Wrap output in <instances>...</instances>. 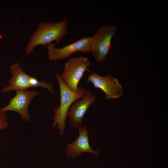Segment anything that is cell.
<instances>
[{"label":"cell","mask_w":168,"mask_h":168,"mask_svg":"<svg viewBox=\"0 0 168 168\" xmlns=\"http://www.w3.org/2000/svg\"><path fill=\"white\" fill-rule=\"evenodd\" d=\"M68 27L66 20L54 23L48 21L41 23L30 37L26 48V53L31 54L38 45L48 46L54 41L59 43L62 37L67 34Z\"/></svg>","instance_id":"6da1fadb"},{"label":"cell","mask_w":168,"mask_h":168,"mask_svg":"<svg viewBox=\"0 0 168 168\" xmlns=\"http://www.w3.org/2000/svg\"><path fill=\"white\" fill-rule=\"evenodd\" d=\"M55 76L60 89V104L59 107L54 108L55 114L53 117L52 126L54 128L57 124V127L60 130L59 134L62 135L66 127L65 122L69 109L75 100L82 98L87 91L80 86L78 87L76 91H73L64 83L59 74H56Z\"/></svg>","instance_id":"7a4b0ae2"},{"label":"cell","mask_w":168,"mask_h":168,"mask_svg":"<svg viewBox=\"0 0 168 168\" xmlns=\"http://www.w3.org/2000/svg\"><path fill=\"white\" fill-rule=\"evenodd\" d=\"M10 71L12 77L9 81L8 86L2 90L3 92H8L12 91L26 90L34 87L44 88L49 90L54 96V88L52 83L47 82L44 80L39 81L34 77L26 73L18 63L10 66Z\"/></svg>","instance_id":"3957f363"},{"label":"cell","mask_w":168,"mask_h":168,"mask_svg":"<svg viewBox=\"0 0 168 168\" xmlns=\"http://www.w3.org/2000/svg\"><path fill=\"white\" fill-rule=\"evenodd\" d=\"M116 30V26L113 25H104L91 37L90 52L97 62L102 63L105 60L111 47L112 39Z\"/></svg>","instance_id":"277c9868"},{"label":"cell","mask_w":168,"mask_h":168,"mask_svg":"<svg viewBox=\"0 0 168 168\" xmlns=\"http://www.w3.org/2000/svg\"><path fill=\"white\" fill-rule=\"evenodd\" d=\"M91 63L87 57L80 56L69 59L64 65L61 78L64 83L72 91H76L78 84L84 73L89 71Z\"/></svg>","instance_id":"5b68a950"},{"label":"cell","mask_w":168,"mask_h":168,"mask_svg":"<svg viewBox=\"0 0 168 168\" xmlns=\"http://www.w3.org/2000/svg\"><path fill=\"white\" fill-rule=\"evenodd\" d=\"M87 81L91 82L94 87L103 91L106 99H118L123 96L122 86L117 79L110 74L102 76L93 72L87 77Z\"/></svg>","instance_id":"8992f818"},{"label":"cell","mask_w":168,"mask_h":168,"mask_svg":"<svg viewBox=\"0 0 168 168\" xmlns=\"http://www.w3.org/2000/svg\"><path fill=\"white\" fill-rule=\"evenodd\" d=\"M91 43V37L86 36L61 48H56L55 44L51 43L47 46L49 59L50 61L62 60L69 57L78 52H90Z\"/></svg>","instance_id":"52a82bcc"},{"label":"cell","mask_w":168,"mask_h":168,"mask_svg":"<svg viewBox=\"0 0 168 168\" xmlns=\"http://www.w3.org/2000/svg\"><path fill=\"white\" fill-rule=\"evenodd\" d=\"M16 92V95L10 100L9 104L1 108L0 111L5 112L12 111L17 112L23 120L30 122V116L28 112L29 106L32 99L39 93L34 90H19Z\"/></svg>","instance_id":"ba28073f"},{"label":"cell","mask_w":168,"mask_h":168,"mask_svg":"<svg viewBox=\"0 0 168 168\" xmlns=\"http://www.w3.org/2000/svg\"><path fill=\"white\" fill-rule=\"evenodd\" d=\"M96 96L87 91L80 100H77L69 109L67 116L70 118L71 125L75 128H79L82 125V120L89 107L95 102Z\"/></svg>","instance_id":"9c48e42d"},{"label":"cell","mask_w":168,"mask_h":168,"mask_svg":"<svg viewBox=\"0 0 168 168\" xmlns=\"http://www.w3.org/2000/svg\"><path fill=\"white\" fill-rule=\"evenodd\" d=\"M88 132L85 127L79 128V135L72 143H68L66 147V154L69 158H75L77 156H80L82 153H91L98 156V151L92 149L89 143Z\"/></svg>","instance_id":"30bf717a"},{"label":"cell","mask_w":168,"mask_h":168,"mask_svg":"<svg viewBox=\"0 0 168 168\" xmlns=\"http://www.w3.org/2000/svg\"><path fill=\"white\" fill-rule=\"evenodd\" d=\"M7 116L5 112L0 111V130L4 129L9 126Z\"/></svg>","instance_id":"8fae6325"}]
</instances>
